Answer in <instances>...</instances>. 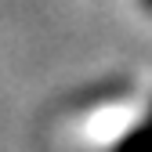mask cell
I'll return each mask as SVG.
<instances>
[{"label": "cell", "mask_w": 152, "mask_h": 152, "mask_svg": "<svg viewBox=\"0 0 152 152\" xmlns=\"http://www.w3.org/2000/svg\"><path fill=\"white\" fill-rule=\"evenodd\" d=\"M54 141L65 152H152V80L69 102L54 120Z\"/></svg>", "instance_id": "obj_1"}, {"label": "cell", "mask_w": 152, "mask_h": 152, "mask_svg": "<svg viewBox=\"0 0 152 152\" xmlns=\"http://www.w3.org/2000/svg\"><path fill=\"white\" fill-rule=\"evenodd\" d=\"M130 7H134L138 15H152V0H127Z\"/></svg>", "instance_id": "obj_2"}]
</instances>
